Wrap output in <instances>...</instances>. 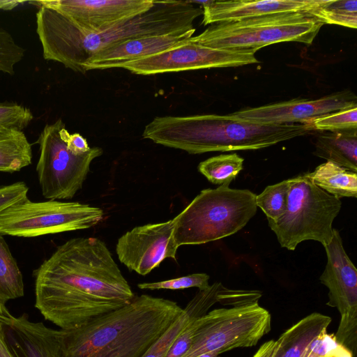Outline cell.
Returning <instances> with one entry per match:
<instances>
[{"label":"cell","mask_w":357,"mask_h":357,"mask_svg":"<svg viewBox=\"0 0 357 357\" xmlns=\"http://www.w3.org/2000/svg\"><path fill=\"white\" fill-rule=\"evenodd\" d=\"M35 307L70 329L128 304L135 294L100 239L71 238L33 271Z\"/></svg>","instance_id":"obj_1"},{"label":"cell","mask_w":357,"mask_h":357,"mask_svg":"<svg viewBox=\"0 0 357 357\" xmlns=\"http://www.w3.org/2000/svg\"><path fill=\"white\" fill-rule=\"evenodd\" d=\"M202 15V8L189 1H154L149 10L133 18L88 31L59 12L39 6L36 33L44 59L83 74V66L99 51L134 38L187 33L195 29L194 22Z\"/></svg>","instance_id":"obj_2"},{"label":"cell","mask_w":357,"mask_h":357,"mask_svg":"<svg viewBox=\"0 0 357 357\" xmlns=\"http://www.w3.org/2000/svg\"><path fill=\"white\" fill-rule=\"evenodd\" d=\"M183 313L175 301L147 294L70 329H60L61 357H142Z\"/></svg>","instance_id":"obj_3"},{"label":"cell","mask_w":357,"mask_h":357,"mask_svg":"<svg viewBox=\"0 0 357 357\" xmlns=\"http://www.w3.org/2000/svg\"><path fill=\"white\" fill-rule=\"evenodd\" d=\"M313 130L310 123L263 124L232 114H200L155 117L142 137L190 154L213 151L257 150L305 135Z\"/></svg>","instance_id":"obj_4"},{"label":"cell","mask_w":357,"mask_h":357,"mask_svg":"<svg viewBox=\"0 0 357 357\" xmlns=\"http://www.w3.org/2000/svg\"><path fill=\"white\" fill-rule=\"evenodd\" d=\"M256 195L223 184L202 190L175 218L174 238L179 247L199 245L236 234L256 214Z\"/></svg>","instance_id":"obj_5"},{"label":"cell","mask_w":357,"mask_h":357,"mask_svg":"<svg viewBox=\"0 0 357 357\" xmlns=\"http://www.w3.org/2000/svg\"><path fill=\"white\" fill-rule=\"evenodd\" d=\"M323 24L307 13H283L211 24L190 41L218 49H259L281 42L310 45Z\"/></svg>","instance_id":"obj_6"},{"label":"cell","mask_w":357,"mask_h":357,"mask_svg":"<svg viewBox=\"0 0 357 357\" xmlns=\"http://www.w3.org/2000/svg\"><path fill=\"white\" fill-rule=\"evenodd\" d=\"M287 208L276 220H268L282 248L294 250L305 241L328 245L333 235V222L342 202L317 186L308 173L289 178Z\"/></svg>","instance_id":"obj_7"},{"label":"cell","mask_w":357,"mask_h":357,"mask_svg":"<svg viewBox=\"0 0 357 357\" xmlns=\"http://www.w3.org/2000/svg\"><path fill=\"white\" fill-rule=\"evenodd\" d=\"M194 335L182 357L206 353L220 355L236 348L252 347L271 329V315L258 302L208 312L193 321Z\"/></svg>","instance_id":"obj_8"},{"label":"cell","mask_w":357,"mask_h":357,"mask_svg":"<svg viewBox=\"0 0 357 357\" xmlns=\"http://www.w3.org/2000/svg\"><path fill=\"white\" fill-rule=\"evenodd\" d=\"M104 217L98 207L77 202H33L28 197L0 212V234L32 238L89 229Z\"/></svg>","instance_id":"obj_9"},{"label":"cell","mask_w":357,"mask_h":357,"mask_svg":"<svg viewBox=\"0 0 357 357\" xmlns=\"http://www.w3.org/2000/svg\"><path fill=\"white\" fill-rule=\"evenodd\" d=\"M61 119L46 124L36 141L40 155L36 165L43 196L48 200L72 199L86 178L91 162L102 154L100 147L79 155L72 153L60 135Z\"/></svg>","instance_id":"obj_10"},{"label":"cell","mask_w":357,"mask_h":357,"mask_svg":"<svg viewBox=\"0 0 357 357\" xmlns=\"http://www.w3.org/2000/svg\"><path fill=\"white\" fill-rule=\"evenodd\" d=\"M327 263L319 280L328 289L326 305L337 310L340 321L334 334L338 343L354 354L357 345V270L333 228L331 241L324 246Z\"/></svg>","instance_id":"obj_11"},{"label":"cell","mask_w":357,"mask_h":357,"mask_svg":"<svg viewBox=\"0 0 357 357\" xmlns=\"http://www.w3.org/2000/svg\"><path fill=\"white\" fill-rule=\"evenodd\" d=\"M253 50L218 49L188 39L160 53L120 66L137 75H149L190 70L238 67L259 63Z\"/></svg>","instance_id":"obj_12"},{"label":"cell","mask_w":357,"mask_h":357,"mask_svg":"<svg viewBox=\"0 0 357 357\" xmlns=\"http://www.w3.org/2000/svg\"><path fill=\"white\" fill-rule=\"evenodd\" d=\"M174 220L134 227L117 241L119 261L130 271L146 275L167 258L176 260Z\"/></svg>","instance_id":"obj_13"},{"label":"cell","mask_w":357,"mask_h":357,"mask_svg":"<svg viewBox=\"0 0 357 357\" xmlns=\"http://www.w3.org/2000/svg\"><path fill=\"white\" fill-rule=\"evenodd\" d=\"M53 9L79 28L98 31L149 10L154 0H50L31 2Z\"/></svg>","instance_id":"obj_14"},{"label":"cell","mask_w":357,"mask_h":357,"mask_svg":"<svg viewBox=\"0 0 357 357\" xmlns=\"http://www.w3.org/2000/svg\"><path fill=\"white\" fill-rule=\"evenodd\" d=\"M356 98L341 92L315 100L294 99L231 113L241 119L263 124L305 123L309 120L356 106Z\"/></svg>","instance_id":"obj_15"},{"label":"cell","mask_w":357,"mask_h":357,"mask_svg":"<svg viewBox=\"0 0 357 357\" xmlns=\"http://www.w3.org/2000/svg\"><path fill=\"white\" fill-rule=\"evenodd\" d=\"M0 322L13 357H61L60 330L32 321L26 314H0Z\"/></svg>","instance_id":"obj_16"},{"label":"cell","mask_w":357,"mask_h":357,"mask_svg":"<svg viewBox=\"0 0 357 357\" xmlns=\"http://www.w3.org/2000/svg\"><path fill=\"white\" fill-rule=\"evenodd\" d=\"M326 0L208 1L202 7L204 25L283 13H310Z\"/></svg>","instance_id":"obj_17"},{"label":"cell","mask_w":357,"mask_h":357,"mask_svg":"<svg viewBox=\"0 0 357 357\" xmlns=\"http://www.w3.org/2000/svg\"><path fill=\"white\" fill-rule=\"evenodd\" d=\"M195 31V29L184 33L144 36L107 47L85 63L83 74L90 70L119 68L123 63L160 53L184 43Z\"/></svg>","instance_id":"obj_18"},{"label":"cell","mask_w":357,"mask_h":357,"mask_svg":"<svg viewBox=\"0 0 357 357\" xmlns=\"http://www.w3.org/2000/svg\"><path fill=\"white\" fill-rule=\"evenodd\" d=\"M331 317L312 312L286 330L278 339L277 357H301L311 342L331 323Z\"/></svg>","instance_id":"obj_19"},{"label":"cell","mask_w":357,"mask_h":357,"mask_svg":"<svg viewBox=\"0 0 357 357\" xmlns=\"http://www.w3.org/2000/svg\"><path fill=\"white\" fill-rule=\"evenodd\" d=\"M356 130L324 132L318 135L314 155L357 172Z\"/></svg>","instance_id":"obj_20"},{"label":"cell","mask_w":357,"mask_h":357,"mask_svg":"<svg viewBox=\"0 0 357 357\" xmlns=\"http://www.w3.org/2000/svg\"><path fill=\"white\" fill-rule=\"evenodd\" d=\"M308 176L317 186L337 198L357 197V174L333 162L319 165Z\"/></svg>","instance_id":"obj_21"},{"label":"cell","mask_w":357,"mask_h":357,"mask_svg":"<svg viewBox=\"0 0 357 357\" xmlns=\"http://www.w3.org/2000/svg\"><path fill=\"white\" fill-rule=\"evenodd\" d=\"M32 149L23 131L0 129V172L13 173L31 163Z\"/></svg>","instance_id":"obj_22"},{"label":"cell","mask_w":357,"mask_h":357,"mask_svg":"<svg viewBox=\"0 0 357 357\" xmlns=\"http://www.w3.org/2000/svg\"><path fill=\"white\" fill-rule=\"evenodd\" d=\"M24 294L22 273L8 243L0 234V301L6 304L10 300L22 297Z\"/></svg>","instance_id":"obj_23"},{"label":"cell","mask_w":357,"mask_h":357,"mask_svg":"<svg viewBox=\"0 0 357 357\" xmlns=\"http://www.w3.org/2000/svg\"><path fill=\"white\" fill-rule=\"evenodd\" d=\"M243 161L244 159L235 153L221 154L201 162L198 170L213 184L229 185L243 169Z\"/></svg>","instance_id":"obj_24"},{"label":"cell","mask_w":357,"mask_h":357,"mask_svg":"<svg viewBox=\"0 0 357 357\" xmlns=\"http://www.w3.org/2000/svg\"><path fill=\"white\" fill-rule=\"evenodd\" d=\"M310 15L323 24H337L355 29L357 28V1L326 0Z\"/></svg>","instance_id":"obj_25"},{"label":"cell","mask_w":357,"mask_h":357,"mask_svg":"<svg viewBox=\"0 0 357 357\" xmlns=\"http://www.w3.org/2000/svg\"><path fill=\"white\" fill-rule=\"evenodd\" d=\"M289 188V178L268 185L259 195H256L257 206L264 213L267 220H276L284 213Z\"/></svg>","instance_id":"obj_26"},{"label":"cell","mask_w":357,"mask_h":357,"mask_svg":"<svg viewBox=\"0 0 357 357\" xmlns=\"http://www.w3.org/2000/svg\"><path fill=\"white\" fill-rule=\"evenodd\" d=\"M307 123L313 129L323 131H345L357 128V105L314 117Z\"/></svg>","instance_id":"obj_27"},{"label":"cell","mask_w":357,"mask_h":357,"mask_svg":"<svg viewBox=\"0 0 357 357\" xmlns=\"http://www.w3.org/2000/svg\"><path fill=\"white\" fill-rule=\"evenodd\" d=\"M354 354L338 343L334 334L321 332L305 350L301 357H354Z\"/></svg>","instance_id":"obj_28"},{"label":"cell","mask_w":357,"mask_h":357,"mask_svg":"<svg viewBox=\"0 0 357 357\" xmlns=\"http://www.w3.org/2000/svg\"><path fill=\"white\" fill-rule=\"evenodd\" d=\"M29 108L15 102H0V129L23 131L33 119Z\"/></svg>","instance_id":"obj_29"},{"label":"cell","mask_w":357,"mask_h":357,"mask_svg":"<svg viewBox=\"0 0 357 357\" xmlns=\"http://www.w3.org/2000/svg\"><path fill=\"white\" fill-rule=\"evenodd\" d=\"M209 275L206 273H193L178 278L155 282H144L137 284L141 289H184L197 287L199 290H205L210 287Z\"/></svg>","instance_id":"obj_30"},{"label":"cell","mask_w":357,"mask_h":357,"mask_svg":"<svg viewBox=\"0 0 357 357\" xmlns=\"http://www.w3.org/2000/svg\"><path fill=\"white\" fill-rule=\"evenodd\" d=\"M25 52L9 32L0 28V72L13 75L14 67L22 60Z\"/></svg>","instance_id":"obj_31"},{"label":"cell","mask_w":357,"mask_h":357,"mask_svg":"<svg viewBox=\"0 0 357 357\" xmlns=\"http://www.w3.org/2000/svg\"><path fill=\"white\" fill-rule=\"evenodd\" d=\"M190 321L189 316L183 310L181 315L142 357H166L174 340L188 325Z\"/></svg>","instance_id":"obj_32"},{"label":"cell","mask_w":357,"mask_h":357,"mask_svg":"<svg viewBox=\"0 0 357 357\" xmlns=\"http://www.w3.org/2000/svg\"><path fill=\"white\" fill-rule=\"evenodd\" d=\"M29 187L24 181L0 186V212L27 197Z\"/></svg>","instance_id":"obj_33"},{"label":"cell","mask_w":357,"mask_h":357,"mask_svg":"<svg viewBox=\"0 0 357 357\" xmlns=\"http://www.w3.org/2000/svg\"><path fill=\"white\" fill-rule=\"evenodd\" d=\"M60 135L65 141L68 149L75 155H82L91 149L84 137L79 133L70 134L66 128V126H63L60 130Z\"/></svg>","instance_id":"obj_34"},{"label":"cell","mask_w":357,"mask_h":357,"mask_svg":"<svg viewBox=\"0 0 357 357\" xmlns=\"http://www.w3.org/2000/svg\"><path fill=\"white\" fill-rule=\"evenodd\" d=\"M279 342L271 340L264 342L257 351L252 357H277Z\"/></svg>","instance_id":"obj_35"},{"label":"cell","mask_w":357,"mask_h":357,"mask_svg":"<svg viewBox=\"0 0 357 357\" xmlns=\"http://www.w3.org/2000/svg\"><path fill=\"white\" fill-rule=\"evenodd\" d=\"M0 357H13L6 340L4 328L0 322Z\"/></svg>","instance_id":"obj_36"},{"label":"cell","mask_w":357,"mask_h":357,"mask_svg":"<svg viewBox=\"0 0 357 357\" xmlns=\"http://www.w3.org/2000/svg\"><path fill=\"white\" fill-rule=\"evenodd\" d=\"M10 314V313L9 312V311L8 310V309L6 307V304H3L0 301V314L6 316V315H9Z\"/></svg>","instance_id":"obj_37"},{"label":"cell","mask_w":357,"mask_h":357,"mask_svg":"<svg viewBox=\"0 0 357 357\" xmlns=\"http://www.w3.org/2000/svg\"><path fill=\"white\" fill-rule=\"evenodd\" d=\"M197 357H220L219 355L213 353H206L201 354Z\"/></svg>","instance_id":"obj_38"}]
</instances>
